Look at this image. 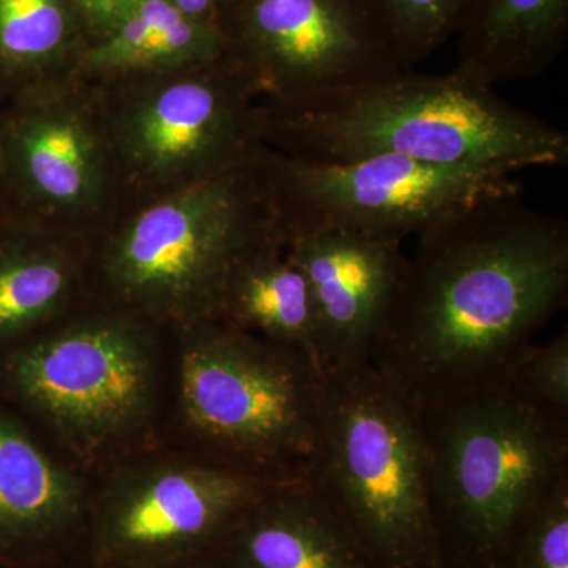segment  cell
Instances as JSON below:
<instances>
[{
	"label": "cell",
	"mask_w": 568,
	"mask_h": 568,
	"mask_svg": "<svg viewBox=\"0 0 568 568\" xmlns=\"http://www.w3.org/2000/svg\"><path fill=\"white\" fill-rule=\"evenodd\" d=\"M93 476L52 450L0 403V567L74 559Z\"/></svg>",
	"instance_id": "5bb4252c"
},
{
	"label": "cell",
	"mask_w": 568,
	"mask_h": 568,
	"mask_svg": "<svg viewBox=\"0 0 568 568\" xmlns=\"http://www.w3.org/2000/svg\"><path fill=\"white\" fill-rule=\"evenodd\" d=\"M567 294V220L518 183L417 235L365 364L414 409L506 390Z\"/></svg>",
	"instance_id": "6da1fadb"
},
{
	"label": "cell",
	"mask_w": 568,
	"mask_h": 568,
	"mask_svg": "<svg viewBox=\"0 0 568 568\" xmlns=\"http://www.w3.org/2000/svg\"><path fill=\"white\" fill-rule=\"evenodd\" d=\"M286 481L171 444L149 448L93 476L74 559L85 568H152L203 558Z\"/></svg>",
	"instance_id": "9c48e42d"
},
{
	"label": "cell",
	"mask_w": 568,
	"mask_h": 568,
	"mask_svg": "<svg viewBox=\"0 0 568 568\" xmlns=\"http://www.w3.org/2000/svg\"><path fill=\"white\" fill-rule=\"evenodd\" d=\"M17 568H85L77 559L59 560V562L41 564V566L17 567Z\"/></svg>",
	"instance_id": "4316f807"
},
{
	"label": "cell",
	"mask_w": 568,
	"mask_h": 568,
	"mask_svg": "<svg viewBox=\"0 0 568 568\" xmlns=\"http://www.w3.org/2000/svg\"><path fill=\"white\" fill-rule=\"evenodd\" d=\"M85 43L73 0H0V100L71 73Z\"/></svg>",
	"instance_id": "ffe728a7"
},
{
	"label": "cell",
	"mask_w": 568,
	"mask_h": 568,
	"mask_svg": "<svg viewBox=\"0 0 568 568\" xmlns=\"http://www.w3.org/2000/svg\"><path fill=\"white\" fill-rule=\"evenodd\" d=\"M263 151L204 181L123 205L89 242V304L164 328L216 317L235 268L283 245Z\"/></svg>",
	"instance_id": "277c9868"
},
{
	"label": "cell",
	"mask_w": 568,
	"mask_h": 568,
	"mask_svg": "<svg viewBox=\"0 0 568 568\" xmlns=\"http://www.w3.org/2000/svg\"><path fill=\"white\" fill-rule=\"evenodd\" d=\"M0 181L10 215L91 242L126 203L91 81L61 74L0 100Z\"/></svg>",
	"instance_id": "30bf717a"
},
{
	"label": "cell",
	"mask_w": 568,
	"mask_h": 568,
	"mask_svg": "<svg viewBox=\"0 0 568 568\" xmlns=\"http://www.w3.org/2000/svg\"><path fill=\"white\" fill-rule=\"evenodd\" d=\"M283 245L321 230L420 234L487 194L511 189V174L481 168L440 166L381 155L347 163H312L264 148Z\"/></svg>",
	"instance_id": "8fae6325"
},
{
	"label": "cell",
	"mask_w": 568,
	"mask_h": 568,
	"mask_svg": "<svg viewBox=\"0 0 568 568\" xmlns=\"http://www.w3.org/2000/svg\"><path fill=\"white\" fill-rule=\"evenodd\" d=\"M170 2L192 20L219 26L224 11L233 0H170Z\"/></svg>",
	"instance_id": "d4e9b609"
},
{
	"label": "cell",
	"mask_w": 568,
	"mask_h": 568,
	"mask_svg": "<svg viewBox=\"0 0 568 568\" xmlns=\"http://www.w3.org/2000/svg\"><path fill=\"white\" fill-rule=\"evenodd\" d=\"M9 215V209H7L6 193H3L2 181H0V220L6 219Z\"/></svg>",
	"instance_id": "83f0119b"
},
{
	"label": "cell",
	"mask_w": 568,
	"mask_h": 568,
	"mask_svg": "<svg viewBox=\"0 0 568 568\" xmlns=\"http://www.w3.org/2000/svg\"><path fill=\"white\" fill-rule=\"evenodd\" d=\"M213 320L290 347L323 376L312 290L283 245L261 250L235 268Z\"/></svg>",
	"instance_id": "d6986e66"
},
{
	"label": "cell",
	"mask_w": 568,
	"mask_h": 568,
	"mask_svg": "<svg viewBox=\"0 0 568 568\" xmlns=\"http://www.w3.org/2000/svg\"><path fill=\"white\" fill-rule=\"evenodd\" d=\"M313 484L375 568H447L417 413L366 364L321 384Z\"/></svg>",
	"instance_id": "52a82bcc"
},
{
	"label": "cell",
	"mask_w": 568,
	"mask_h": 568,
	"mask_svg": "<svg viewBox=\"0 0 568 568\" xmlns=\"http://www.w3.org/2000/svg\"><path fill=\"white\" fill-rule=\"evenodd\" d=\"M457 69L495 88L551 69L568 40V0H474L458 32Z\"/></svg>",
	"instance_id": "e0dca14e"
},
{
	"label": "cell",
	"mask_w": 568,
	"mask_h": 568,
	"mask_svg": "<svg viewBox=\"0 0 568 568\" xmlns=\"http://www.w3.org/2000/svg\"><path fill=\"white\" fill-rule=\"evenodd\" d=\"M170 388V328L106 306L0 351V403L91 476L164 444Z\"/></svg>",
	"instance_id": "3957f363"
},
{
	"label": "cell",
	"mask_w": 568,
	"mask_h": 568,
	"mask_svg": "<svg viewBox=\"0 0 568 568\" xmlns=\"http://www.w3.org/2000/svg\"><path fill=\"white\" fill-rule=\"evenodd\" d=\"M447 568H495L568 476V418L508 390L416 409Z\"/></svg>",
	"instance_id": "8992f818"
},
{
	"label": "cell",
	"mask_w": 568,
	"mask_h": 568,
	"mask_svg": "<svg viewBox=\"0 0 568 568\" xmlns=\"http://www.w3.org/2000/svg\"><path fill=\"white\" fill-rule=\"evenodd\" d=\"M73 2L80 14L85 39L91 43L111 32L136 0H73Z\"/></svg>",
	"instance_id": "cb8c5ba5"
},
{
	"label": "cell",
	"mask_w": 568,
	"mask_h": 568,
	"mask_svg": "<svg viewBox=\"0 0 568 568\" xmlns=\"http://www.w3.org/2000/svg\"><path fill=\"white\" fill-rule=\"evenodd\" d=\"M506 390L537 409L568 418V332L534 345L519 361Z\"/></svg>",
	"instance_id": "603a6c76"
},
{
	"label": "cell",
	"mask_w": 568,
	"mask_h": 568,
	"mask_svg": "<svg viewBox=\"0 0 568 568\" xmlns=\"http://www.w3.org/2000/svg\"><path fill=\"white\" fill-rule=\"evenodd\" d=\"M219 28L263 103L403 71L376 0H233Z\"/></svg>",
	"instance_id": "7c38bea8"
},
{
	"label": "cell",
	"mask_w": 568,
	"mask_h": 568,
	"mask_svg": "<svg viewBox=\"0 0 568 568\" xmlns=\"http://www.w3.org/2000/svg\"><path fill=\"white\" fill-rule=\"evenodd\" d=\"M264 145L312 163L394 155L514 175L568 163V133L455 67L261 102Z\"/></svg>",
	"instance_id": "7a4b0ae2"
},
{
	"label": "cell",
	"mask_w": 568,
	"mask_h": 568,
	"mask_svg": "<svg viewBox=\"0 0 568 568\" xmlns=\"http://www.w3.org/2000/svg\"><path fill=\"white\" fill-rule=\"evenodd\" d=\"M223 54L219 26L185 17L170 0H136L111 32L82 48L74 73L97 81L138 71L185 69Z\"/></svg>",
	"instance_id": "ac0fdd59"
},
{
	"label": "cell",
	"mask_w": 568,
	"mask_h": 568,
	"mask_svg": "<svg viewBox=\"0 0 568 568\" xmlns=\"http://www.w3.org/2000/svg\"><path fill=\"white\" fill-rule=\"evenodd\" d=\"M152 568H226L223 566L222 560L216 558L215 555L203 556L185 562L170 564V566L152 567Z\"/></svg>",
	"instance_id": "484cf974"
},
{
	"label": "cell",
	"mask_w": 568,
	"mask_h": 568,
	"mask_svg": "<svg viewBox=\"0 0 568 568\" xmlns=\"http://www.w3.org/2000/svg\"><path fill=\"white\" fill-rule=\"evenodd\" d=\"M91 82L125 205L223 173L265 148L260 99L224 55Z\"/></svg>",
	"instance_id": "ba28073f"
},
{
	"label": "cell",
	"mask_w": 568,
	"mask_h": 568,
	"mask_svg": "<svg viewBox=\"0 0 568 568\" xmlns=\"http://www.w3.org/2000/svg\"><path fill=\"white\" fill-rule=\"evenodd\" d=\"M213 555L226 568H375L310 477L272 489Z\"/></svg>",
	"instance_id": "9a60e30c"
},
{
	"label": "cell",
	"mask_w": 568,
	"mask_h": 568,
	"mask_svg": "<svg viewBox=\"0 0 568 568\" xmlns=\"http://www.w3.org/2000/svg\"><path fill=\"white\" fill-rule=\"evenodd\" d=\"M495 568H568V476L519 526Z\"/></svg>",
	"instance_id": "7402d4cb"
},
{
	"label": "cell",
	"mask_w": 568,
	"mask_h": 568,
	"mask_svg": "<svg viewBox=\"0 0 568 568\" xmlns=\"http://www.w3.org/2000/svg\"><path fill=\"white\" fill-rule=\"evenodd\" d=\"M403 70H410L459 32L474 0H376Z\"/></svg>",
	"instance_id": "44dd1931"
},
{
	"label": "cell",
	"mask_w": 568,
	"mask_h": 568,
	"mask_svg": "<svg viewBox=\"0 0 568 568\" xmlns=\"http://www.w3.org/2000/svg\"><path fill=\"white\" fill-rule=\"evenodd\" d=\"M170 334L164 444L276 480L310 477L323 384L315 366L222 320Z\"/></svg>",
	"instance_id": "5b68a950"
},
{
	"label": "cell",
	"mask_w": 568,
	"mask_h": 568,
	"mask_svg": "<svg viewBox=\"0 0 568 568\" xmlns=\"http://www.w3.org/2000/svg\"><path fill=\"white\" fill-rule=\"evenodd\" d=\"M89 244L13 215L0 220V351L89 304Z\"/></svg>",
	"instance_id": "2e32d148"
},
{
	"label": "cell",
	"mask_w": 568,
	"mask_h": 568,
	"mask_svg": "<svg viewBox=\"0 0 568 568\" xmlns=\"http://www.w3.org/2000/svg\"><path fill=\"white\" fill-rule=\"evenodd\" d=\"M403 239L321 230L286 239L283 252L312 290L323 376L365 364L407 256Z\"/></svg>",
	"instance_id": "4fadbf2b"
}]
</instances>
